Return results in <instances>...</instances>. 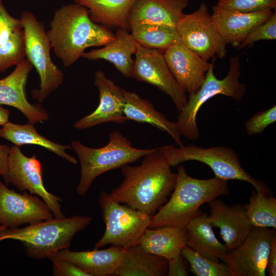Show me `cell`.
<instances>
[{"label": "cell", "instance_id": "6da1fadb", "mask_svg": "<svg viewBox=\"0 0 276 276\" xmlns=\"http://www.w3.org/2000/svg\"><path fill=\"white\" fill-rule=\"evenodd\" d=\"M143 158L139 165L126 164L120 168L123 180L109 195L121 203L152 216L170 196L177 173L172 172L157 148Z\"/></svg>", "mask_w": 276, "mask_h": 276}, {"label": "cell", "instance_id": "7a4b0ae2", "mask_svg": "<svg viewBox=\"0 0 276 276\" xmlns=\"http://www.w3.org/2000/svg\"><path fill=\"white\" fill-rule=\"evenodd\" d=\"M47 34L52 49L65 67L82 56L86 49L105 45L114 38L107 27L91 19L86 7L76 3L63 5L55 11Z\"/></svg>", "mask_w": 276, "mask_h": 276}, {"label": "cell", "instance_id": "3957f363", "mask_svg": "<svg viewBox=\"0 0 276 276\" xmlns=\"http://www.w3.org/2000/svg\"><path fill=\"white\" fill-rule=\"evenodd\" d=\"M229 193L227 181L215 176L206 179L192 177L181 165L170 198L151 216L149 228L169 226L185 229L201 205Z\"/></svg>", "mask_w": 276, "mask_h": 276}, {"label": "cell", "instance_id": "277c9868", "mask_svg": "<svg viewBox=\"0 0 276 276\" xmlns=\"http://www.w3.org/2000/svg\"><path fill=\"white\" fill-rule=\"evenodd\" d=\"M92 218L75 215L53 217L19 228L0 225V242L12 239L20 242L30 258H50L59 251L68 248L74 237L91 223Z\"/></svg>", "mask_w": 276, "mask_h": 276}, {"label": "cell", "instance_id": "5b68a950", "mask_svg": "<svg viewBox=\"0 0 276 276\" xmlns=\"http://www.w3.org/2000/svg\"><path fill=\"white\" fill-rule=\"evenodd\" d=\"M71 147L76 153L81 166L80 178L77 193L84 196L93 181L100 175L134 162L155 149H137L120 132L109 134L108 143L98 148L87 147L78 141H72Z\"/></svg>", "mask_w": 276, "mask_h": 276}, {"label": "cell", "instance_id": "8992f818", "mask_svg": "<svg viewBox=\"0 0 276 276\" xmlns=\"http://www.w3.org/2000/svg\"><path fill=\"white\" fill-rule=\"evenodd\" d=\"M171 167L189 160H196L209 166L215 176L223 180H238L250 183L256 192L272 194L268 186L256 179L242 167L237 153L232 148L215 146L208 148L194 145L165 146L157 148Z\"/></svg>", "mask_w": 276, "mask_h": 276}, {"label": "cell", "instance_id": "52a82bcc", "mask_svg": "<svg viewBox=\"0 0 276 276\" xmlns=\"http://www.w3.org/2000/svg\"><path fill=\"white\" fill-rule=\"evenodd\" d=\"M214 58L199 89L195 93L189 95L188 102L179 112L176 122L180 135L190 140H197L200 136L196 117L204 103L219 94L240 101L246 92V85L239 81L241 65L240 57L235 56L229 59L228 73L222 79H218L214 74Z\"/></svg>", "mask_w": 276, "mask_h": 276}, {"label": "cell", "instance_id": "ba28073f", "mask_svg": "<svg viewBox=\"0 0 276 276\" xmlns=\"http://www.w3.org/2000/svg\"><path fill=\"white\" fill-rule=\"evenodd\" d=\"M19 19L24 33L26 56L36 69L40 80V88L33 91L32 97L42 102L62 84L64 74L52 60V47L43 24L27 10L22 13Z\"/></svg>", "mask_w": 276, "mask_h": 276}, {"label": "cell", "instance_id": "9c48e42d", "mask_svg": "<svg viewBox=\"0 0 276 276\" xmlns=\"http://www.w3.org/2000/svg\"><path fill=\"white\" fill-rule=\"evenodd\" d=\"M99 202L105 230L95 248L110 244L125 249L139 244L146 229L149 227L151 216L121 204L103 191L100 193Z\"/></svg>", "mask_w": 276, "mask_h": 276}, {"label": "cell", "instance_id": "30bf717a", "mask_svg": "<svg viewBox=\"0 0 276 276\" xmlns=\"http://www.w3.org/2000/svg\"><path fill=\"white\" fill-rule=\"evenodd\" d=\"M182 42L202 59L208 61L226 56V44L215 26L204 2L193 12L184 14L176 27Z\"/></svg>", "mask_w": 276, "mask_h": 276}, {"label": "cell", "instance_id": "8fae6325", "mask_svg": "<svg viewBox=\"0 0 276 276\" xmlns=\"http://www.w3.org/2000/svg\"><path fill=\"white\" fill-rule=\"evenodd\" d=\"M276 237L275 228L254 227L236 248L220 259L232 276H265L271 243Z\"/></svg>", "mask_w": 276, "mask_h": 276}, {"label": "cell", "instance_id": "7c38bea8", "mask_svg": "<svg viewBox=\"0 0 276 276\" xmlns=\"http://www.w3.org/2000/svg\"><path fill=\"white\" fill-rule=\"evenodd\" d=\"M131 77L153 86L169 96L179 112L186 105V92L179 85L159 50L139 43Z\"/></svg>", "mask_w": 276, "mask_h": 276}, {"label": "cell", "instance_id": "4fadbf2b", "mask_svg": "<svg viewBox=\"0 0 276 276\" xmlns=\"http://www.w3.org/2000/svg\"><path fill=\"white\" fill-rule=\"evenodd\" d=\"M8 182L20 192L28 191L30 194L40 197L55 217L65 216L60 203L61 199L49 192L44 186L42 167L35 154L27 157L19 147H11L8 159Z\"/></svg>", "mask_w": 276, "mask_h": 276}, {"label": "cell", "instance_id": "5bb4252c", "mask_svg": "<svg viewBox=\"0 0 276 276\" xmlns=\"http://www.w3.org/2000/svg\"><path fill=\"white\" fill-rule=\"evenodd\" d=\"M54 216L47 203L36 195L17 193L0 181V225L18 227L50 219Z\"/></svg>", "mask_w": 276, "mask_h": 276}, {"label": "cell", "instance_id": "9a60e30c", "mask_svg": "<svg viewBox=\"0 0 276 276\" xmlns=\"http://www.w3.org/2000/svg\"><path fill=\"white\" fill-rule=\"evenodd\" d=\"M94 85L99 90V104L93 112L76 122L74 128L82 130L106 122H125L127 120L124 114V89L101 71L95 73Z\"/></svg>", "mask_w": 276, "mask_h": 276}, {"label": "cell", "instance_id": "2e32d148", "mask_svg": "<svg viewBox=\"0 0 276 276\" xmlns=\"http://www.w3.org/2000/svg\"><path fill=\"white\" fill-rule=\"evenodd\" d=\"M33 66L25 58L10 74L0 79V104L16 108L25 116L28 123L34 125L47 121L49 115L40 104H31L26 96L25 88Z\"/></svg>", "mask_w": 276, "mask_h": 276}, {"label": "cell", "instance_id": "e0dca14e", "mask_svg": "<svg viewBox=\"0 0 276 276\" xmlns=\"http://www.w3.org/2000/svg\"><path fill=\"white\" fill-rule=\"evenodd\" d=\"M164 55L180 87L189 95L195 93L203 82L212 62L202 59L182 43L170 47Z\"/></svg>", "mask_w": 276, "mask_h": 276}, {"label": "cell", "instance_id": "ac0fdd59", "mask_svg": "<svg viewBox=\"0 0 276 276\" xmlns=\"http://www.w3.org/2000/svg\"><path fill=\"white\" fill-rule=\"evenodd\" d=\"M213 226L220 234L228 252L238 246L249 234L253 226L249 221L244 205H230L215 198L208 202Z\"/></svg>", "mask_w": 276, "mask_h": 276}, {"label": "cell", "instance_id": "d6986e66", "mask_svg": "<svg viewBox=\"0 0 276 276\" xmlns=\"http://www.w3.org/2000/svg\"><path fill=\"white\" fill-rule=\"evenodd\" d=\"M213 22L223 41L238 46L256 27L267 20L273 13L272 10L245 13L212 6Z\"/></svg>", "mask_w": 276, "mask_h": 276}, {"label": "cell", "instance_id": "ffe728a7", "mask_svg": "<svg viewBox=\"0 0 276 276\" xmlns=\"http://www.w3.org/2000/svg\"><path fill=\"white\" fill-rule=\"evenodd\" d=\"M125 249L119 246L98 249L75 251L68 248L59 251L56 255L68 260L88 273L89 276L113 275Z\"/></svg>", "mask_w": 276, "mask_h": 276}, {"label": "cell", "instance_id": "44dd1931", "mask_svg": "<svg viewBox=\"0 0 276 276\" xmlns=\"http://www.w3.org/2000/svg\"><path fill=\"white\" fill-rule=\"evenodd\" d=\"M188 3V0H137L130 12L128 26L141 22L176 28Z\"/></svg>", "mask_w": 276, "mask_h": 276}, {"label": "cell", "instance_id": "7402d4cb", "mask_svg": "<svg viewBox=\"0 0 276 276\" xmlns=\"http://www.w3.org/2000/svg\"><path fill=\"white\" fill-rule=\"evenodd\" d=\"M139 43L128 30L117 29L114 39L103 48L84 52L82 57L89 60L103 59L112 63L124 76L131 77Z\"/></svg>", "mask_w": 276, "mask_h": 276}, {"label": "cell", "instance_id": "603a6c76", "mask_svg": "<svg viewBox=\"0 0 276 276\" xmlns=\"http://www.w3.org/2000/svg\"><path fill=\"white\" fill-rule=\"evenodd\" d=\"M186 245L203 257L215 262L228 251L216 237L209 215L199 210L186 228Z\"/></svg>", "mask_w": 276, "mask_h": 276}, {"label": "cell", "instance_id": "cb8c5ba5", "mask_svg": "<svg viewBox=\"0 0 276 276\" xmlns=\"http://www.w3.org/2000/svg\"><path fill=\"white\" fill-rule=\"evenodd\" d=\"M124 114L127 120L149 124L167 132L178 146L183 145L176 122L168 120L149 101L142 98L135 92L124 90Z\"/></svg>", "mask_w": 276, "mask_h": 276}, {"label": "cell", "instance_id": "d4e9b609", "mask_svg": "<svg viewBox=\"0 0 276 276\" xmlns=\"http://www.w3.org/2000/svg\"><path fill=\"white\" fill-rule=\"evenodd\" d=\"M168 260L150 253L139 244L125 249L114 276H164L167 275Z\"/></svg>", "mask_w": 276, "mask_h": 276}, {"label": "cell", "instance_id": "484cf974", "mask_svg": "<svg viewBox=\"0 0 276 276\" xmlns=\"http://www.w3.org/2000/svg\"><path fill=\"white\" fill-rule=\"evenodd\" d=\"M139 244L147 251L169 260L181 255L186 245V229L169 226L149 227Z\"/></svg>", "mask_w": 276, "mask_h": 276}, {"label": "cell", "instance_id": "4316f807", "mask_svg": "<svg viewBox=\"0 0 276 276\" xmlns=\"http://www.w3.org/2000/svg\"><path fill=\"white\" fill-rule=\"evenodd\" d=\"M137 0H74L86 7L91 19L106 27L129 30L128 17Z\"/></svg>", "mask_w": 276, "mask_h": 276}, {"label": "cell", "instance_id": "83f0119b", "mask_svg": "<svg viewBox=\"0 0 276 276\" xmlns=\"http://www.w3.org/2000/svg\"><path fill=\"white\" fill-rule=\"evenodd\" d=\"M0 136L19 147L25 144L41 146L73 164L78 163L74 157L65 151L67 149H72L71 146L62 145L47 139L37 132L33 124H16L9 121L0 129Z\"/></svg>", "mask_w": 276, "mask_h": 276}, {"label": "cell", "instance_id": "f1b7e54d", "mask_svg": "<svg viewBox=\"0 0 276 276\" xmlns=\"http://www.w3.org/2000/svg\"><path fill=\"white\" fill-rule=\"evenodd\" d=\"M129 29L138 43L149 48L165 51L182 43L176 28L136 22L130 24Z\"/></svg>", "mask_w": 276, "mask_h": 276}, {"label": "cell", "instance_id": "f546056e", "mask_svg": "<svg viewBox=\"0 0 276 276\" xmlns=\"http://www.w3.org/2000/svg\"><path fill=\"white\" fill-rule=\"evenodd\" d=\"M244 205L254 227L276 228V198L271 194L253 191Z\"/></svg>", "mask_w": 276, "mask_h": 276}, {"label": "cell", "instance_id": "4dcf8cb0", "mask_svg": "<svg viewBox=\"0 0 276 276\" xmlns=\"http://www.w3.org/2000/svg\"><path fill=\"white\" fill-rule=\"evenodd\" d=\"M181 254L189 262L190 271L196 276H232L225 263L213 261L187 245L182 249Z\"/></svg>", "mask_w": 276, "mask_h": 276}, {"label": "cell", "instance_id": "1f68e13d", "mask_svg": "<svg viewBox=\"0 0 276 276\" xmlns=\"http://www.w3.org/2000/svg\"><path fill=\"white\" fill-rule=\"evenodd\" d=\"M26 56L24 33L22 28L14 32L0 44V72L21 62Z\"/></svg>", "mask_w": 276, "mask_h": 276}, {"label": "cell", "instance_id": "d6a6232c", "mask_svg": "<svg viewBox=\"0 0 276 276\" xmlns=\"http://www.w3.org/2000/svg\"><path fill=\"white\" fill-rule=\"evenodd\" d=\"M217 5L226 9L251 13L275 9L276 0H219Z\"/></svg>", "mask_w": 276, "mask_h": 276}, {"label": "cell", "instance_id": "836d02e7", "mask_svg": "<svg viewBox=\"0 0 276 276\" xmlns=\"http://www.w3.org/2000/svg\"><path fill=\"white\" fill-rule=\"evenodd\" d=\"M276 38L275 11L265 21L254 28L238 46L241 49L248 45L261 40H273Z\"/></svg>", "mask_w": 276, "mask_h": 276}, {"label": "cell", "instance_id": "e575fe53", "mask_svg": "<svg viewBox=\"0 0 276 276\" xmlns=\"http://www.w3.org/2000/svg\"><path fill=\"white\" fill-rule=\"evenodd\" d=\"M276 121V106L256 113L245 124V128L249 135L261 134L270 125Z\"/></svg>", "mask_w": 276, "mask_h": 276}, {"label": "cell", "instance_id": "d590c367", "mask_svg": "<svg viewBox=\"0 0 276 276\" xmlns=\"http://www.w3.org/2000/svg\"><path fill=\"white\" fill-rule=\"evenodd\" d=\"M22 28L19 19L11 16L0 0V44L4 42L15 31Z\"/></svg>", "mask_w": 276, "mask_h": 276}, {"label": "cell", "instance_id": "8d00e7d4", "mask_svg": "<svg viewBox=\"0 0 276 276\" xmlns=\"http://www.w3.org/2000/svg\"><path fill=\"white\" fill-rule=\"evenodd\" d=\"M49 259L53 263V275L54 276H89L68 260L56 255H53Z\"/></svg>", "mask_w": 276, "mask_h": 276}, {"label": "cell", "instance_id": "74e56055", "mask_svg": "<svg viewBox=\"0 0 276 276\" xmlns=\"http://www.w3.org/2000/svg\"><path fill=\"white\" fill-rule=\"evenodd\" d=\"M168 276H187L189 275L187 267L184 262L183 257L180 256L168 260Z\"/></svg>", "mask_w": 276, "mask_h": 276}, {"label": "cell", "instance_id": "f35d334b", "mask_svg": "<svg viewBox=\"0 0 276 276\" xmlns=\"http://www.w3.org/2000/svg\"><path fill=\"white\" fill-rule=\"evenodd\" d=\"M11 147L0 144V171L2 173L5 185H9L8 182V159Z\"/></svg>", "mask_w": 276, "mask_h": 276}, {"label": "cell", "instance_id": "ab89813d", "mask_svg": "<svg viewBox=\"0 0 276 276\" xmlns=\"http://www.w3.org/2000/svg\"><path fill=\"white\" fill-rule=\"evenodd\" d=\"M266 270L269 276L276 275V237L273 239L271 244Z\"/></svg>", "mask_w": 276, "mask_h": 276}, {"label": "cell", "instance_id": "60d3db41", "mask_svg": "<svg viewBox=\"0 0 276 276\" xmlns=\"http://www.w3.org/2000/svg\"><path fill=\"white\" fill-rule=\"evenodd\" d=\"M9 110L0 106V126H3L9 122Z\"/></svg>", "mask_w": 276, "mask_h": 276}, {"label": "cell", "instance_id": "b9f144b4", "mask_svg": "<svg viewBox=\"0 0 276 276\" xmlns=\"http://www.w3.org/2000/svg\"><path fill=\"white\" fill-rule=\"evenodd\" d=\"M2 176V173H1V171H0V176Z\"/></svg>", "mask_w": 276, "mask_h": 276}]
</instances>
